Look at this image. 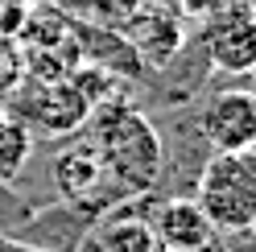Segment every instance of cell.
<instances>
[{
	"mask_svg": "<svg viewBox=\"0 0 256 252\" xmlns=\"http://www.w3.org/2000/svg\"><path fill=\"white\" fill-rule=\"evenodd\" d=\"M91 145L100 153L104 178L116 182L120 194H145L162 178L166 145L149 116L132 108L124 96H108L104 104L91 108Z\"/></svg>",
	"mask_w": 256,
	"mask_h": 252,
	"instance_id": "6da1fadb",
	"label": "cell"
},
{
	"mask_svg": "<svg viewBox=\"0 0 256 252\" xmlns=\"http://www.w3.org/2000/svg\"><path fill=\"white\" fill-rule=\"evenodd\" d=\"M194 202L211 219L215 232L256 228V149L215 153L198 174Z\"/></svg>",
	"mask_w": 256,
	"mask_h": 252,
	"instance_id": "7a4b0ae2",
	"label": "cell"
},
{
	"mask_svg": "<svg viewBox=\"0 0 256 252\" xmlns=\"http://www.w3.org/2000/svg\"><path fill=\"white\" fill-rule=\"evenodd\" d=\"M202 46L211 54V62L228 74L256 70V12H252V4H244V0H219L206 12Z\"/></svg>",
	"mask_w": 256,
	"mask_h": 252,
	"instance_id": "3957f363",
	"label": "cell"
},
{
	"mask_svg": "<svg viewBox=\"0 0 256 252\" xmlns=\"http://www.w3.org/2000/svg\"><path fill=\"white\" fill-rule=\"evenodd\" d=\"M198 132L215 153L256 149V96L252 91H219L198 112Z\"/></svg>",
	"mask_w": 256,
	"mask_h": 252,
	"instance_id": "277c9868",
	"label": "cell"
},
{
	"mask_svg": "<svg viewBox=\"0 0 256 252\" xmlns=\"http://www.w3.org/2000/svg\"><path fill=\"white\" fill-rule=\"evenodd\" d=\"M149 228H153L157 248H170V252H202L215 240L211 219L202 215V207L194 198H166V202H157L153 215H149Z\"/></svg>",
	"mask_w": 256,
	"mask_h": 252,
	"instance_id": "5b68a950",
	"label": "cell"
},
{
	"mask_svg": "<svg viewBox=\"0 0 256 252\" xmlns=\"http://www.w3.org/2000/svg\"><path fill=\"white\" fill-rule=\"evenodd\" d=\"M87 252H157L149 215H136L132 202L108 211L95 228H87Z\"/></svg>",
	"mask_w": 256,
	"mask_h": 252,
	"instance_id": "8992f818",
	"label": "cell"
},
{
	"mask_svg": "<svg viewBox=\"0 0 256 252\" xmlns=\"http://www.w3.org/2000/svg\"><path fill=\"white\" fill-rule=\"evenodd\" d=\"M50 178L58 186V194L66 202H83L95 194V186L104 182V166H100V153H95L91 140H74V145L58 149L54 153V166H50Z\"/></svg>",
	"mask_w": 256,
	"mask_h": 252,
	"instance_id": "52a82bcc",
	"label": "cell"
},
{
	"mask_svg": "<svg viewBox=\"0 0 256 252\" xmlns=\"http://www.w3.org/2000/svg\"><path fill=\"white\" fill-rule=\"evenodd\" d=\"M87 116H91L87 100L70 87V78H62V83H46L34 96V116L29 120H38V128L46 136H62V132H74Z\"/></svg>",
	"mask_w": 256,
	"mask_h": 252,
	"instance_id": "ba28073f",
	"label": "cell"
},
{
	"mask_svg": "<svg viewBox=\"0 0 256 252\" xmlns=\"http://www.w3.org/2000/svg\"><path fill=\"white\" fill-rule=\"evenodd\" d=\"M29 153H34V132H29V124L21 116L0 112V182L4 186L17 182V174L29 162Z\"/></svg>",
	"mask_w": 256,
	"mask_h": 252,
	"instance_id": "9c48e42d",
	"label": "cell"
},
{
	"mask_svg": "<svg viewBox=\"0 0 256 252\" xmlns=\"http://www.w3.org/2000/svg\"><path fill=\"white\" fill-rule=\"evenodd\" d=\"M157 252H170V248H157Z\"/></svg>",
	"mask_w": 256,
	"mask_h": 252,
	"instance_id": "30bf717a",
	"label": "cell"
},
{
	"mask_svg": "<svg viewBox=\"0 0 256 252\" xmlns=\"http://www.w3.org/2000/svg\"><path fill=\"white\" fill-rule=\"evenodd\" d=\"M78 252H87V248H78Z\"/></svg>",
	"mask_w": 256,
	"mask_h": 252,
	"instance_id": "8fae6325",
	"label": "cell"
},
{
	"mask_svg": "<svg viewBox=\"0 0 256 252\" xmlns=\"http://www.w3.org/2000/svg\"><path fill=\"white\" fill-rule=\"evenodd\" d=\"M252 12H256V4H252Z\"/></svg>",
	"mask_w": 256,
	"mask_h": 252,
	"instance_id": "7c38bea8",
	"label": "cell"
}]
</instances>
